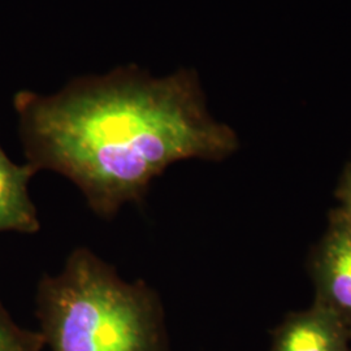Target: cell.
Returning <instances> with one entry per match:
<instances>
[{"label":"cell","mask_w":351,"mask_h":351,"mask_svg":"<svg viewBox=\"0 0 351 351\" xmlns=\"http://www.w3.org/2000/svg\"><path fill=\"white\" fill-rule=\"evenodd\" d=\"M37 169L32 164H16L0 146V233L36 234L40 229L37 207L29 184Z\"/></svg>","instance_id":"5b68a950"},{"label":"cell","mask_w":351,"mask_h":351,"mask_svg":"<svg viewBox=\"0 0 351 351\" xmlns=\"http://www.w3.org/2000/svg\"><path fill=\"white\" fill-rule=\"evenodd\" d=\"M43 348L40 333L19 326L0 302V351H42Z\"/></svg>","instance_id":"8992f818"},{"label":"cell","mask_w":351,"mask_h":351,"mask_svg":"<svg viewBox=\"0 0 351 351\" xmlns=\"http://www.w3.org/2000/svg\"><path fill=\"white\" fill-rule=\"evenodd\" d=\"M313 262L315 302L336 315L351 336V232L339 219L322 239Z\"/></svg>","instance_id":"3957f363"},{"label":"cell","mask_w":351,"mask_h":351,"mask_svg":"<svg viewBox=\"0 0 351 351\" xmlns=\"http://www.w3.org/2000/svg\"><path fill=\"white\" fill-rule=\"evenodd\" d=\"M350 339L339 317L315 302L277 326L269 351H350Z\"/></svg>","instance_id":"277c9868"},{"label":"cell","mask_w":351,"mask_h":351,"mask_svg":"<svg viewBox=\"0 0 351 351\" xmlns=\"http://www.w3.org/2000/svg\"><path fill=\"white\" fill-rule=\"evenodd\" d=\"M36 303L50 351H169L158 291L143 280L126 281L88 247L39 280Z\"/></svg>","instance_id":"7a4b0ae2"},{"label":"cell","mask_w":351,"mask_h":351,"mask_svg":"<svg viewBox=\"0 0 351 351\" xmlns=\"http://www.w3.org/2000/svg\"><path fill=\"white\" fill-rule=\"evenodd\" d=\"M13 106L26 163L72 181L103 219L143 202L171 165L223 160L239 149L234 130L208 112L193 71L155 78L128 65L52 95L19 91Z\"/></svg>","instance_id":"6da1fadb"},{"label":"cell","mask_w":351,"mask_h":351,"mask_svg":"<svg viewBox=\"0 0 351 351\" xmlns=\"http://www.w3.org/2000/svg\"><path fill=\"white\" fill-rule=\"evenodd\" d=\"M341 195L345 203H351V165L343 177V181L341 185Z\"/></svg>","instance_id":"52a82bcc"},{"label":"cell","mask_w":351,"mask_h":351,"mask_svg":"<svg viewBox=\"0 0 351 351\" xmlns=\"http://www.w3.org/2000/svg\"><path fill=\"white\" fill-rule=\"evenodd\" d=\"M339 219L351 232V203H345Z\"/></svg>","instance_id":"ba28073f"}]
</instances>
